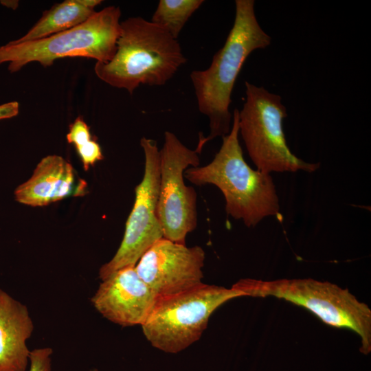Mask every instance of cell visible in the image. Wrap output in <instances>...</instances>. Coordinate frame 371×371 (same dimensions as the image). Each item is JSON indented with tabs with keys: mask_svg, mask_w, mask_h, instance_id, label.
Returning a JSON list of instances; mask_svg holds the SVG:
<instances>
[{
	"mask_svg": "<svg viewBox=\"0 0 371 371\" xmlns=\"http://www.w3.org/2000/svg\"><path fill=\"white\" fill-rule=\"evenodd\" d=\"M254 5V0L235 1L234 24L223 46L214 55L208 68L190 74L199 110L210 120V135L200 136L196 147L200 153L207 142L229 133V106L238 76L250 54L271 44V36L257 21Z\"/></svg>",
	"mask_w": 371,
	"mask_h": 371,
	"instance_id": "cell-1",
	"label": "cell"
},
{
	"mask_svg": "<svg viewBox=\"0 0 371 371\" xmlns=\"http://www.w3.org/2000/svg\"><path fill=\"white\" fill-rule=\"evenodd\" d=\"M238 109H234L229 133L213 160L190 167L184 177L196 186H216L225 200L227 214L254 227L263 218L280 214L279 199L271 174L254 170L245 161L239 140Z\"/></svg>",
	"mask_w": 371,
	"mask_h": 371,
	"instance_id": "cell-2",
	"label": "cell"
},
{
	"mask_svg": "<svg viewBox=\"0 0 371 371\" xmlns=\"http://www.w3.org/2000/svg\"><path fill=\"white\" fill-rule=\"evenodd\" d=\"M116 52L107 63L96 62V76L132 94L141 85H164L186 63L177 39L142 17L120 23Z\"/></svg>",
	"mask_w": 371,
	"mask_h": 371,
	"instance_id": "cell-3",
	"label": "cell"
},
{
	"mask_svg": "<svg viewBox=\"0 0 371 371\" xmlns=\"http://www.w3.org/2000/svg\"><path fill=\"white\" fill-rule=\"evenodd\" d=\"M245 296H269L302 306L324 323L348 328L361 339L360 352H371V310L348 289L311 278L261 280L240 279L232 286Z\"/></svg>",
	"mask_w": 371,
	"mask_h": 371,
	"instance_id": "cell-4",
	"label": "cell"
},
{
	"mask_svg": "<svg viewBox=\"0 0 371 371\" xmlns=\"http://www.w3.org/2000/svg\"><path fill=\"white\" fill-rule=\"evenodd\" d=\"M120 16V8L108 6L66 31L35 41H12L0 47V64L9 63L8 70L13 73L32 62L48 67L55 60L66 57H84L107 63L116 52Z\"/></svg>",
	"mask_w": 371,
	"mask_h": 371,
	"instance_id": "cell-5",
	"label": "cell"
},
{
	"mask_svg": "<svg viewBox=\"0 0 371 371\" xmlns=\"http://www.w3.org/2000/svg\"><path fill=\"white\" fill-rule=\"evenodd\" d=\"M245 295L233 289L203 282L184 291L157 297L144 335L155 348L176 354L201 337L211 315L224 303Z\"/></svg>",
	"mask_w": 371,
	"mask_h": 371,
	"instance_id": "cell-6",
	"label": "cell"
},
{
	"mask_svg": "<svg viewBox=\"0 0 371 371\" xmlns=\"http://www.w3.org/2000/svg\"><path fill=\"white\" fill-rule=\"evenodd\" d=\"M245 100L238 110V126L249 156L257 170L271 172H313L319 163H309L289 149L282 122L287 116L280 95L263 87L245 82Z\"/></svg>",
	"mask_w": 371,
	"mask_h": 371,
	"instance_id": "cell-7",
	"label": "cell"
},
{
	"mask_svg": "<svg viewBox=\"0 0 371 371\" xmlns=\"http://www.w3.org/2000/svg\"><path fill=\"white\" fill-rule=\"evenodd\" d=\"M200 153L186 146L172 133L166 131L159 150L160 181L157 214L163 238L186 245L187 235L198 223L197 194L184 182V172L199 166Z\"/></svg>",
	"mask_w": 371,
	"mask_h": 371,
	"instance_id": "cell-8",
	"label": "cell"
},
{
	"mask_svg": "<svg viewBox=\"0 0 371 371\" xmlns=\"http://www.w3.org/2000/svg\"><path fill=\"white\" fill-rule=\"evenodd\" d=\"M140 145L145 157L144 172L135 189V202L127 218L122 240L113 258L99 269L104 280L116 271L135 267L142 256L163 238L157 217L160 170L159 150L155 140L143 137Z\"/></svg>",
	"mask_w": 371,
	"mask_h": 371,
	"instance_id": "cell-9",
	"label": "cell"
},
{
	"mask_svg": "<svg viewBox=\"0 0 371 371\" xmlns=\"http://www.w3.org/2000/svg\"><path fill=\"white\" fill-rule=\"evenodd\" d=\"M205 251L198 245L161 238L142 256L135 269L157 297L174 295L203 282Z\"/></svg>",
	"mask_w": 371,
	"mask_h": 371,
	"instance_id": "cell-10",
	"label": "cell"
},
{
	"mask_svg": "<svg viewBox=\"0 0 371 371\" xmlns=\"http://www.w3.org/2000/svg\"><path fill=\"white\" fill-rule=\"evenodd\" d=\"M157 298L132 267L122 269L102 280L90 301L105 319L127 327L142 326Z\"/></svg>",
	"mask_w": 371,
	"mask_h": 371,
	"instance_id": "cell-11",
	"label": "cell"
},
{
	"mask_svg": "<svg viewBox=\"0 0 371 371\" xmlns=\"http://www.w3.org/2000/svg\"><path fill=\"white\" fill-rule=\"evenodd\" d=\"M86 182L77 177L71 164L58 155H48L37 164L32 177L14 190L16 201L32 207L47 205L67 197L85 194Z\"/></svg>",
	"mask_w": 371,
	"mask_h": 371,
	"instance_id": "cell-12",
	"label": "cell"
},
{
	"mask_svg": "<svg viewBox=\"0 0 371 371\" xmlns=\"http://www.w3.org/2000/svg\"><path fill=\"white\" fill-rule=\"evenodd\" d=\"M34 328L27 306L0 289V371H26Z\"/></svg>",
	"mask_w": 371,
	"mask_h": 371,
	"instance_id": "cell-13",
	"label": "cell"
},
{
	"mask_svg": "<svg viewBox=\"0 0 371 371\" xmlns=\"http://www.w3.org/2000/svg\"><path fill=\"white\" fill-rule=\"evenodd\" d=\"M101 0H66L43 12L41 18L16 42L41 39L66 31L87 21Z\"/></svg>",
	"mask_w": 371,
	"mask_h": 371,
	"instance_id": "cell-14",
	"label": "cell"
},
{
	"mask_svg": "<svg viewBox=\"0 0 371 371\" xmlns=\"http://www.w3.org/2000/svg\"><path fill=\"white\" fill-rule=\"evenodd\" d=\"M203 2V0H160L150 21L177 39L188 20Z\"/></svg>",
	"mask_w": 371,
	"mask_h": 371,
	"instance_id": "cell-15",
	"label": "cell"
},
{
	"mask_svg": "<svg viewBox=\"0 0 371 371\" xmlns=\"http://www.w3.org/2000/svg\"><path fill=\"white\" fill-rule=\"evenodd\" d=\"M67 139L75 146L85 170L103 159L99 144L92 139L90 128L82 117L69 125Z\"/></svg>",
	"mask_w": 371,
	"mask_h": 371,
	"instance_id": "cell-16",
	"label": "cell"
},
{
	"mask_svg": "<svg viewBox=\"0 0 371 371\" xmlns=\"http://www.w3.org/2000/svg\"><path fill=\"white\" fill-rule=\"evenodd\" d=\"M52 348L43 347L30 351L29 371H52Z\"/></svg>",
	"mask_w": 371,
	"mask_h": 371,
	"instance_id": "cell-17",
	"label": "cell"
},
{
	"mask_svg": "<svg viewBox=\"0 0 371 371\" xmlns=\"http://www.w3.org/2000/svg\"><path fill=\"white\" fill-rule=\"evenodd\" d=\"M19 104L10 102L0 105V120L11 118L19 113Z\"/></svg>",
	"mask_w": 371,
	"mask_h": 371,
	"instance_id": "cell-18",
	"label": "cell"
},
{
	"mask_svg": "<svg viewBox=\"0 0 371 371\" xmlns=\"http://www.w3.org/2000/svg\"><path fill=\"white\" fill-rule=\"evenodd\" d=\"M90 371H98L97 368L91 369Z\"/></svg>",
	"mask_w": 371,
	"mask_h": 371,
	"instance_id": "cell-19",
	"label": "cell"
}]
</instances>
